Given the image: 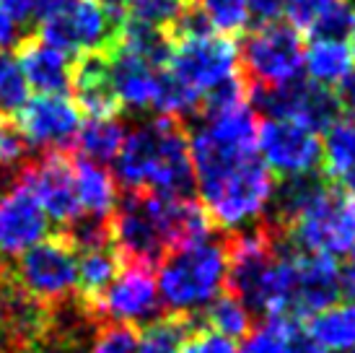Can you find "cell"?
Instances as JSON below:
<instances>
[{
  "label": "cell",
  "instance_id": "1",
  "mask_svg": "<svg viewBox=\"0 0 355 353\" xmlns=\"http://www.w3.org/2000/svg\"><path fill=\"white\" fill-rule=\"evenodd\" d=\"M114 172L125 190H146L166 197H189L195 169L189 156V133L184 122L161 117L140 122L125 133L114 156Z\"/></svg>",
  "mask_w": 355,
  "mask_h": 353
},
{
  "label": "cell",
  "instance_id": "2",
  "mask_svg": "<svg viewBox=\"0 0 355 353\" xmlns=\"http://www.w3.org/2000/svg\"><path fill=\"white\" fill-rule=\"evenodd\" d=\"M228 255L226 242L202 239L198 245L182 247L161 260L158 296L166 314L195 320L202 314L226 284Z\"/></svg>",
  "mask_w": 355,
  "mask_h": 353
},
{
  "label": "cell",
  "instance_id": "3",
  "mask_svg": "<svg viewBox=\"0 0 355 353\" xmlns=\"http://www.w3.org/2000/svg\"><path fill=\"white\" fill-rule=\"evenodd\" d=\"M198 187L210 221L226 231H241L262 221L275 190V179L254 154L218 174L198 179Z\"/></svg>",
  "mask_w": 355,
  "mask_h": 353
},
{
  "label": "cell",
  "instance_id": "4",
  "mask_svg": "<svg viewBox=\"0 0 355 353\" xmlns=\"http://www.w3.org/2000/svg\"><path fill=\"white\" fill-rule=\"evenodd\" d=\"M125 16L94 0H68L40 21V40L65 55H109L119 44Z\"/></svg>",
  "mask_w": 355,
  "mask_h": 353
},
{
  "label": "cell",
  "instance_id": "5",
  "mask_svg": "<svg viewBox=\"0 0 355 353\" xmlns=\"http://www.w3.org/2000/svg\"><path fill=\"white\" fill-rule=\"evenodd\" d=\"M283 239L306 255H350L355 247V197L327 187L283 231Z\"/></svg>",
  "mask_w": 355,
  "mask_h": 353
},
{
  "label": "cell",
  "instance_id": "6",
  "mask_svg": "<svg viewBox=\"0 0 355 353\" xmlns=\"http://www.w3.org/2000/svg\"><path fill=\"white\" fill-rule=\"evenodd\" d=\"M10 278L50 309L68 304L70 299H76L78 284L76 249L62 234L44 236L10 263Z\"/></svg>",
  "mask_w": 355,
  "mask_h": 353
},
{
  "label": "cell",
  "instance_id": "7",
  "mask_svg": "<svg viewBox=\"0 0 355 353\" xmlns=\"http://www.w3.org/2000/svg\"><path fill=\"white\" fill-rule=\"evenodd\" d=\"M241 79L247 86H280L301 79L304 40L298 29L283 21L259 24L244 37L239 47Z\"/></svg>",
  "mask_w": 355,
  "mask_h": 353
},
{
  "label": "cell",
  "instance_id": "8",
  "mask_svg": "<svg viewBox=\"0 0 355 353\" xmlns=\"http://www.w3.org/2000/svg\"><path fill=\"white\" fill-rule=\"evenodd\" d=\"M112 226V247L122 265L153 268L168 255L166 239L158 224L153 192L146 190H125L117 197V206L109 216Z\"/></svg>",
  "mask_w": 355,
  "mask_h": 353
},
{
  "label": "cell",
  "instance_id": "9",
  "mask_svg": "<svg viewBox=\"0 0 355 353\" xmlns=\"http://www.w3.org/2000/svg\"><path fill=\"white\" fill-rule=\"evenodd\" d=\"M78 304L96 325L119 322L135 327V325L156 322L166 314L150 268H138V265H125L99 296Z\"/></svg>",
  "mask_w": 355,
  "mask_h": 353
},
{
  "label": "cell",
  "instance_id": "10",
  "mask_svg": "<svg viewBox=\"0 0 355 353\" xmlns=\"http://www.w3.org/2000/svg\"><path fill=\"white\" fill-rule=\"evenodd\" d=\"M247 99L267 120H291L314 133L327 130L343 112L332 88L301 79L280 86H247Z\"/></svg>",
  "mask_w": 355,
  "mask_h": 353
},
{
  "label": "cell",
  "instance_id": "11",
  "mask_svg": "<svg viewBox=\"0 0 355 353\" xmlns=\"http://www.w3.org/2000/svg\"><path fill=\"white\" fill-rule=\"evenodd\" d=\"M166 68L202 99L210 88L239 76V44L226 34L174 42Z\"/></svg>",
  "mask_w": 355,
  "mask_h": 353
},
{
  "label": "cell",
  "instance_id": "12",
  "mask_svg": "<svg viewBox=\"0 0 355 353\" xmlns=\"http://www.w3.org/2000/svg\"><path fill=\"white\" fill-rule=\"evenodd\" d=\"M47 216L31 190L24 167L0 192V263H13L47 236Z\"/></svg>",
  "mask_w": 355,
  "mask_h": 353
},
{
  "label": "cell",
  "instance_id": "13",
  "mask_svg": "<svg viewBox=\"0 0 355 353\" xmlns=\"http://www.w3.org/2000/svg\"><path fill=\"white\" fill-rule=\"evenodd\" d=\"M257 148L262 164L280 179L316 172L322 164V140L291 120H265L257 128Z\"/></svg>",
  "mask_w": 355,
  "mask_h": 353
},
{
  "label": "cell",
  "instance_id": "14",
  "mask_svg": "<svg viewBox=\"0 0 355 353\" xmlns=\"http://www.w3.org/2000/svg\"><path fill=\"white\" fill-rule=\"evenodd\" d=\"M16 125L29 146L65 154L76 146L80 130V109L60 94H40L16 112Z\"/></svg>",
  "mask_w": 355,
  "mask_h": 353
},
{
  "label": "cell",
  "instance_id": "15",
  "mask_svg": "<svg viewBox=\"0 0 355 353\" xmlns=\"http://www.w3.org/2000/svg\"><path fill=\"white\" fill-rule=\"evenodd\" d=\"M24 174L29 179L34 195L40 200L44 216L52 218L62 229L80 216L73 161L60 151H50L47 156L24 164Z\"/></svg>",
  "mask_w": 355,
  "mask_h": 353
},
{
  "label": "cell",
  "instance_id": "16",
  "mask_svg": "<svg viewBox=\"0 0 355 353\" xmlns=\"http://www.w3.org/2000/svg\"><path fill=\"white\" fill-rule=\"evenodd\" d=\"M343 296V268L335 263V257L296 252L288 317L309 320L311 314L337 304Z\"/></svg>",
  "mask_w": 355,
  "mask_h": 353
},
{
  "label": "cell",
  "instance_id": "17",
  "mask_svg": "<svg viewBox=\"0 0 355 353\" xmlns=\"http://www.w3.org/2000/svg\"><path fill=\"white\" fill-rule=\"evenodd\" d=\"M16 60L26 76L29 88L40 94H60V97H65V91H70L73 63L65 52L50 47L40 37L21 40L16 44Z\"/></svg>",
  "mask_w": 355,
  "mask_h": 353
},
{
  "label": "cell",
  "instance_id": "18",
  "mask_svg": "<svg viewBox=\"0 0 355 353\" xmlns=\"http://www.w3.org/2000/svg\"><path fill=\"white\" fill-rule=\"evenodd\" d=\"M70 91L76 94V107L89 117H114L122 109L109 79L107 55H80L73 63Z\"/></svg>",
  "mask_w": 355,
  "mask_h": 353
},
{
  "label": "cell",
  "instance_id": "19",
  "mask_svg": "<svg viewBox=\"0 0 355 353\" xmlns=\"http://www.w3.org/2000/svg\"><path fill=\"white\" fill-rule=\"evenodd\" d=\"M107 60L109 79H112V88H114L119 107L135 109V112L153 107L158 68L148 65L146 60H140L125 47H114L107 55Z\"/></svg>",
  "mask_w": 355,
  "mask_h": 353
},
{
  "label": "cell",
  "instance_id": "20",
  "mask_svg": "<svg viewBox=\"0 0 355 353\" xmlns=\"http://www.w3.org/2000/svg\"><path fill=\"white\" fill-rule=\"evenodd\" d=\"M329 187L324 172H306V174L296 176H283L280 182H275L270 206H267L265 221L270 226H275L277 231L283 234L288 226L293 224L306 208L314 203L316 197Z\"/></svg>",
  "mask_w": 355,
  "mask_h": 353
},
{
  "label": "cell",
  "instance_id": "21",
  "mask_svg": "<svg viewBox=\"0 0 355 353\" xmlns=\"http://www.w3.org/2000/svg\"><path fill=\"white\" fill-rule=\"evenodd\" d=\"M73 161V179H76V195H78L80 213L109 218L117 206V182L104 164L91 161L86 156H76Z\"/></svg>",
  "mask_w": 355,
  "mask_h": 353
},
{
  "label": "cell",
  "instance_id": "22",
  "mask_svg": "<svg viewBox=\"0 0 355 353\" xmlns=\"http://www.w3.org/2000/svg\"><path fill=\"white\" fill-rule=\"evenodd\" d=\"M327 353H343L355 348V302L332 304L309 317L304 330Z\"/></svg>",
  "mask_w": 355,
  "mask_h": 353
},
{
  "label": "cell",
  "instance_id": "23",
  "mask_svg": "<svg viewBox=\"0 0 355 353\" xmlns=\"http://www.w3.org/2000/svg\"><path fill=\"white\" fill-rule=\"evenodd\" d=\"M353 55L345 42L314 40L304 47V70L309 81L316 86L335 88L353 73Z\"/></svg>",
  "mask_w": 355,
  "mask_h": 353
},
{
  "label": "cell",
  "instance_id": "24",
  "mask_svg": "<svg viewBox=\"0 0 355 353\" xmlns=\"http://www.w3.org/2000/svg\"><path fill=\"white\" fill-rule=\"evenodd\" d=\"M76 260H78V284H76L78 302H91L94 296H99L122 270V260L112 245L76 252Z\"/></svg>",
  "mask_w": 355,
  "mask_h": 353
},
{
  "label": "cell",
  "instance_id": "25",
  "mask_svg": "<svg viewBox=\"0 0 355 353\" xmlns=\"http://www.w3.org/2000/svg\"><path fill=\"white\" fill-rule=\"evenodd\" d=\"M125 133L128 130L117 120V115L114 117H89L86 122H80L76 146H78L80 156L104 164V161H112L119 154Z\"/></svg>",
  "mask_w": 355,
  "mask_h": 353
},
{
  "label": "cell",
  "instance_id": "26",
  "mask_svg": "<svg viewBox=\"0 0 355 353\" xmlns=\"http://www.w3.org/2000/svg\"><path fill=\"white\" fill-rule=\"evenodd\" d=\"M322 161H324V174L329 182L355 167V117L335 120L324 130Z\"/></svg>",
  "mask_w": 355,
  "mask_h": 353
},
{
  "label": "cell",
  "instance_id": "27",
  "mask_svg": "<svg viewBox=\"0 0 355 353\" xmlns=\"http://www.w3.org/2000/svg\"><path fill=\"white\" fill-rule=\"evenodd\" d=\"M202 317L207 322V330L231 338V340L244 338L252 330V312L234 294H218L202 309Z\"/></svg>",
  "mask_w": 355,
  "mask_h": 353
},
{
  "label": "cell",
  "instance_id": "28",
  "mask_svg": "<svg viewBox=\"0 0 355 353\" xmlns=\"http://www.w3.org/2000/svg\"><path fill=\"white\" fill-rule=\"evenodd\" d=\"M195 330V320L164 314L140 330V353H179L184 338Z\"/></svg>",
  "mask_w": 355,
  "mask_h": 353
},
{
  "label": "cell",
  "instance_id": "29",
  "mask_svg": "<svg viewBox=\"0 0 355 353\" xmlns=\"http://www.w3.org/2000/svg\"><path fill=\"white\" fill-rule=\"evenodd\" d=\"M293 330H296L293 320L267 317L259 327L244 335V343H241V348H236V353H286Z\"/></svg>",
  "mask_w": 355,
  "mask_h": 353
},
{
  "label": "cell",
  "instance_id": "30",
  "mask_svg": "<svg viewBox=\"0 0 355 353\" xmlns=\"http://www.w3.org/2000/svg\"><path fill=\"white\" fill-rule=\"evenodd\" d=\"M184 6H187V0H125L122 16L135 24L168 31V26L177 21Z\"/></svg>",
  "mask_w": 355,
  "mask_h": 353
},
{
  "label": "cell",
  "instance_id": "31",
  "mask_svg": "<svg viewBox=\"0 0 355 353\" xmlns=\"http://www.w3.org/2000/svg\"><path fill=\"white\" fill-rule=\"evenodd\" d=\"M29 101V83L16 55H0V112L8 117Z\"/></svg>",
  "mask_w": 355,
  "mask_h": 353
},
{
  "label": "cell",
  "instance_id": "32",
  "mask_svg": "<svg viewBox=\"0 0 355 353\" xmlns=\"http://www.w3.org/2000/svg\"><path fill=\"white\" fill-rule=\"evenodd\" d=\"M200 10L205 13L207 24L213 29L223 31L226 37L247 29L249 19V0H198Z\"/></svg>",
  "mask_w": 355,
  "mask_h": 353
},
{
  "label": "cell",
  "instance_id": "33",
  "mask_svg": "<svg viewBox=\"0 0 355 353\" xmlns=\"http://www.w3.org/2000/svg\"><path fill=\"white\" fill-rule=\"evenodd\" d=\"M89 353H140V330L119 322L96 325L89 338Z\"/></svg>",
  "mask_w": 355,
  "mask_h": 353
},
{
  "label": "cell",
  "instance_id": "34",
  "mask_svg": "<svg viewBox=\"0 0 355 353\" xmlns=\"http://www.w3.org/2000/svg\"><path fill=\"white\" fill-rule=\"evenodd\" d=\"M355 29V6L350 0H332L324 13L309 29L311 40H335L343 42Z\"/></svg>",
  "mask_w": 355,
  "mask_h": 353
},
{
  "label": "cell",
  "instance_id": "35",
  "mask_svg": "<svg viewBox=\"0 0 355 353\" xmlns=\"http://www.w3.org/2000/svg\"><path fill=\"white\" fill-rule=\"evenodd\" d=\"M89 327L91 325H52L47 338L24 353H89L86 343L94 333Z\"/></svg>",
  "mask_w": 355,
  "mask_h": 353
},
{
  "label": "cell",
  "instance_id": "36",
  "mask_svg": "<svg viewBox=\"0 0 355 353\" xmlns=\"http://www.w3.org/2000/svg\"><path fill=\"white\" fill-rule=\"evenodd\" d=\"M179 353H236V345L231 338H223L207 327H195L184 338Z\"/></svg>",
  "mask_w": 355,
  "mask_h": 353
},
{
  "label": "cell",
  "instance_id": "37",
  "mask_svg": "<svg viewBox=\"0 0 355 353\" xmlns=\"http://www.w3.org/2000/svg\"><path fill=\"white\" fill-rule=\"evenodd\" d=\"M332 0H286V13L293 29H311L314 21L324 13V8Z\"/></svg>",
  "mask_w": 355,
  "mask_h": 353
},
{
  "label": "cell",
  "instance_id": "38",
  "mask_svg": "<svg viewBox=\"0 0 355 353\" xmlns=\"http://www.w3.org/2000/svg\"><path fill=\"white\" fill-rule=\"evenodd\" d=\"M283 10H286V0H249V13L259 24L277 21L283 16Z\"/></svg>",
  "mask_w": 355,
  "mask_h": 353
},
{
  "label": "cell",
  "instance_id": "39",
  "mask_svg": "<svg viewBox=\"0 0 355 353\" xmlns=\"http://www.w3.org/2000/svg\"><path fill=\"white\" fill-rule=\"evenodd\" d=\"M0 8L8 13L16 26H24L34 19V0H0Z\"/></svg>",
  "mask_w": 355,
  "mask_h": 353
},
{
  "label": "cell",
  "instance_id": "40",
  "mask_svg": "<svg viewBox=\"0 0 355 353\" xmlns=\"http://www.w3.org/2000/svg\"><path fill=\"white\" fill-rule=\"evenodd\" d=\"M19 26L8 19V13L0 8V55L19 44Z\"/></svg>",
  "mask_w": 355,
  "mask_h": 353
},
{
  "label": "cell",
  "instance_id": "41",
  "mask_svg": "<svg viewBox=\"0 0 355 353\" xmlns=\"http://www.w3.org/2000/svg\"><path fill=\"white\" fill-rule=\"evenodd\" d=\"M337 101H340V109H345L347 115L355 117V70L337 86Z\"/></svg>",
  "mask_w": 355,
  "mask_h": 353
},
{
  "label": "cell",
  "instance_id": "42",
  "mask_svg": "<svg viewBox=\"0 0 355 353\" xmlns=\"http://www.w3.org/2000/svg\"><path fill=\"white\" fill-rule=\"evenodd\" d=\"M68 0H34V19L44 21L47 16H52L55 10H60Z\"/></svg>",
  "mask_w": 355,
  "mask_h": 353
},
{
  "label": "cell",
  "instance_id": "43",
  "mask_svg": "<svg viewBox=\"0 0 355 353\" xmlns=\"http://www.w3.org/2000/svg\"><path fill=\"white\" fill-rule=\"evenodd\" d=\"M343 291H345V296L355 299V247L350 252V265L343 268Z\"/></svg>",
  "mask_w": 355,
  "mask_h": 353
},
{
  "label": "cell",
  "instance_id": "44",
  "mask_svg": "<svg viewBox=\"0 0 355 353\" xmlns=\"http://www.w3.org/2000/svg\"><path fill=\"white\" fill-rule=\"evenodd\" d=\"M335 182H337V190H343L345 195L355 197V167L350 169V172H345V174L337 176Z\"/></svg>",
  "mask_w": 355,
  "mask_h": 353
},
{
  "label": "cell",
  "instance_id": "45",
  "mask_svg": "<svg viewBox=\"0 0 355 353\" xmlns=\"http://www.w3.org/2000/svg\"><path fill=\"white\" fill-rule=\"evenodd\" d=\"M94 3H99L104 8H112V10H119L125 6V0H94Z\"/></svg>",
  "mask_w": 355,
  "mask_h": 353
},
{
  "label": "cell",
  "instance_id": "46",
  "mask_svg": "<svg viewBox=\"0 0 355 353\" xmlns=\"http://www.w3.org/2000/svg\"><path fill=\"white\" fill-rule=\"evenodd\" d=\"M350 55H353V63H355V29L350 31Z\"/></svg>",
  "mask_w": 355,
  "mask_h": 353
},
{
  "label": "cell",
  "instance_id": "47",
  "mask_svg": "<svg viewBox=\"0 0 355 353\" xmlns=\"http://www.w3.org/2000/svg\"><path fill=\"white\" fill-rule=\"evenodd\" d=\"M8 278H10V270H8ZM8 278H3V281H0V299H3V291H6V286H8Z\"/></svg>",
  "mask_w": 355,
  "mask_h": 353
},
{
  "label": "cell",
  "instance_id": "48",
  "mask_svg": "<svg viewBox=\"0 0 355 353\" xmlns=\"http://www.w3.org/2000/svg\"><path fill=\"white\" fill-rule=\"evenodd\" d=\"M353 353H355V348H353Z\"/></svg>",
  "mask_w": 355,
  "mask_h": 353
},
{
  "label": "cell",
  "instance_id": "49",
  "mask_svg": "<svg viewBox=\"0 0 355 353\" xmlns=\"http://www.w3.org/2000/svg\"><path fill=\"white\" fill-rule=\"evenodd\" d=\"M353 6H355V3H353Z\"/></svg>",
  "mask_w": 355,
  "mask_h": 353
}]
</instances>
